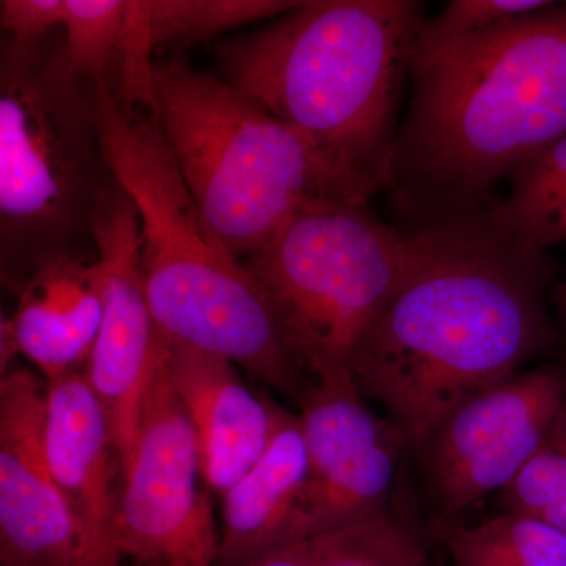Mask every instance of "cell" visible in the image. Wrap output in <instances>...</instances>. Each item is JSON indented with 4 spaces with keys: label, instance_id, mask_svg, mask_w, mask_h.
Masks as SVG:
<instances>
[{
    "label": "cell",
    "instance_id": "obj_12",
    "mask_svg": "<svg viewBox=\"0 0 566 566\" xmlns=\"http://www.w3.org/2000/svg\"><path fill=\"white\" fill-rule=\"evenodd\" d=\"M17 308L0 323V370L24 356L46 382L87 367L103 319L96 263L55 253L11 282Z\"/></svg>",
    "mask_w": 566,
    "mask_h": 566
},
{
    "label": "cell",
    "instance_id": "obj_21",
    "mask_svg": "<svg viewBox=\"0 0 566 566\" xmlns=\"http://www.w3.org/2000/svg\"><path fill=\"white\" fill-rule=\"evenodd\" d=\"M125 14L126 0H65L63 50L71 70L93 87L109 84Z\"/></svg>",
    "mask_w": 566,
    "mask_h": 566
},
{
    "label": "cell",
    "instance_id": "obj_4",
    "mask_svg": "<svg viewBox=\"0 0 566 566\" xmlns=\"http://www.w3.org/2000/svg\"><path fill=\"white\" fill-rule=\"evenodd\" d=\"M93 117L112 177L139 212L142 281L159 331L301 397L262 289L208 226L156 123L123 109L109 84L93 87Z\"/></svg>",
    "mask_w": 566,
    "mask_h": 566
},
{
    "label": "cell",
    "instance_id": "obj_24",
    "mask_svg": "<svg viewBox=\"0 0 566 566\" xmlns=\"http://www.w3.org/2000/svg\"><path fill=\"white\" fill-rule=\"evenodd\" d=\"M65 0H2L0 25L18 43H40L62 28Z\"/></svg>",
    "mask_w": 566,
    "mask_h": 566
},
{
    "label": "cell",
    "instance_id": "obj_6",
    "mask_svg": "<svg viewBox=\"0 0 566 566\" xmlns=\"http://www.w3.org/2000/svg\"><path fill=\"white\" fill-rule=\"evenodd\" d=\"M104 159L93 85L71 70L63 39L3 41L0 59V245L9 283L92 233Z\"/></svg>",
    "mask_w": 566,
    "mask_h": 566
},
{
    "label": "cell",
    "instance_id": "obj_22",
    "mask_svg": "<svg viewBox=\"0 0 566 566\" xmlns=\"http://www.w3.org/2000/svg\"><path fill=\"white\" fill-rule=\"evenodd\" d=\"M551 3L547 0H452L438 17L423 22L415 46H444L472 39L546 9Z\"/></svg>",
    "mask_w": 566,
    "mask_h": 566
},
{
    "label": "cell",
    "instance_id": "obj_13",
    "mask_svg": "<svg viewBox=\"0 0 566 566\" xmlns=\"http://www.w3.org/2000/svg\"><path fill=\"white\" fill-rule=\"evenodd\" d=\"M175 392L199 444L205 483L221 495L263 457L274 431L275 401L253 394L226 357L164 335Z\"/></svg>",
    "mask_w": 566,
    "mask_h": 566
},
{
    "label": "cell",
    "instance_id": "obj_7",
    "mask_svg": "<svg viewBox=\"0 0 566 566\" xmlns=\"http://www.w3.org/2000/svg\"><path fill=\"white\" fill-rule=\"evenodd\" d=\"M420 233L376 218L368 202L327 199L286 223L244 266L311 385L354 381L365 335L415 266Z\"/></svg>",
    "mask_w": 566,
    "mask_h": 566
},
{
    "label": "cell",
    "instance_id": "obj_19",
    "mask_svg": "<svg viewBox=\"0 0 566 566\" xmlns=\"http://www.w3.org/2000/svg\"><path fill=\"white\" fill-rule=\"evenodd\" d=\"M444 539L455 566H566V532L520 513L452 528Z\"/></svg>",
    "mask_w": 566,
    "mask_h": 566
},
{
    "label": "cell",
    "instance_id": "obj_17",
    "mask_svg": "<svg viewBox=\"0 0 566 566\" xmlns=\"http://www.w3.org/2000/svg\"><path fill=\"white\" fill-rule=\"evenodd\" d=\"M408 438L390 428L375 444L308 464L289 543L329 534L386 512Z\"/></svg>",
    "mask_w": 566,
    "mask_h": 566
},
{
    "label": "cell",
    "instance_id": "obj_18",
    "mask_svg": "<svg viewBox=\"0 0 566 566\" xmlns=\"http://www.w3.org/2000/svg\"><path fill=\"white\" fill-rule=\"evenodd\" d=\"M512 192L486 207L495 226L521 248L546 253L566 243V134L515 170Z\"/></svg>",
    "mask_w": 566,
    "mask_h": 566
},
{
    "label": "cell",
    "instance_id": "obj_5",
    "mask_svg": "<svg viewBox=\"0 0 566 566\" xmlns=\"http://www.w3.org/2000/svg\"><path fill=\"white\" fill-rule=\"evenodd\" d=\"M150 117L216 237L245 263L297 212L368 202L378 186L335 163L229 82L182 57L153 63Z\"/></svg>",
    "mask_w": 566,
    "mask_h": 566
},
{
    "label": "cell",
    "instance_id": "obj_25",
    "mask_svg": "<svg viewBox=\"0 0 566 566\" xmlns=\"http://www.w3.org/2000/svg\"><path fill=\"white\" fill-rule=\"evenodd\" d=\"M348 527L290 543L241 566H337L348 542Z\"/></svg>",
    "mask_w": 566,
    "mask_h": 566
},
{
    "label": "cell",
    "instance_id": "obj_11",
    "mask_svg": "<svg viewBox=\"0 0 566 566\" xmlns=\"http://www.w3.org/2000/svg\"><path fill=\"white\" fill-rule=\"evenodd\" d=\"M46 386L24 368L0 381V560L39 566H123L82 534L50 471Z\"/></svg>",
    "mask_w": 566,
    "mask_h": 566
},
{
    "label": "cell",
    "instance_id": "obj_2",
    "mask_svg": "<svg viewBox=\"0 0 566 566\" xmlns=\"http://www.w3.org/2000/svg\"><path fill=\"white\" fill-rule=\"evenodd\" d=\"M415 95L390 180L469 210L566 134V3L436 48H412Z\"/></svg>",
    "mask_w": 566,
    "mask_h": 566
},
{
    "label": "cell",
    "instance_id": "obj_27",
    "mask_svg": "<svg viewBox=\"0 0 566 566\" xmlns=\"http://www.w3.org/2000/svg\"><path fill=\"white\" fill-rule=\"evenodd\" d=\"M0 566H39V565L24 564V562L0 560Z\"/></svg>",
    "mask_w": 566,
    "mask_h": 566
},
{
    "label": "cell",
    "instance_id": "obj_23",
    "mask_svg": "<svg viewBox=\"0 0 566 566\" xmlns=\"http://www.w3.org/2000/svg\"><path fill=\"white\" fill-rule=\"evenodd\" d=\"M427 547L416 532L379 513L348 527V542L337 566H424Z\"/></svg>",
    "mask_w": 566,
    "mask_h": 566
},
{
    "label": "cell",
    "instance_id": "obj_15",
    "mask_svg": "<svg viewBox=\"0 0 566 566\" xmlns=\"http://www.w3.org/2000/svg\"><path fill=\"white\" fill-rule=\"evenodd\" d=\"M307 474L300 416L275 403L274 431L263 457L221 495L218 566L249 564L289 545Z\"/></svg>",
    "mask_w": 566,
    "mask_h": 566
},
{
    "label": "cell",
    "instance_id": "obj_9",
    "mask_svg": "<svg viewBox=\"0 0 566 566\" xmlns=\"http://www.w3.org/2000/svg\"><path fill=\"white\" fill-rule=\"evenodd\" d=\"M566 398L564 365L521 370L468 398L416 447L442 515L504 491L526 465Z\"/></svg>",
    "mask_w": 566,
    "mask_h": 566
},
{
    "label": "cell",
    "instance_id": "obj_8",
    "mask_svg": "<svg viewBox=\"0 0 566 566\" xmlns=\"http://www.w3.org/2000/svg\"><path fill=\"white\" fill-rule=\"evenodd\" d=\"M112 542L134 566H218L221 528L199 444L166 365L164 334L139 433L122 469Z\"/></svg>",
    "mask_w": 566,
    "mask_h": 566
},
{
    "label": "cell",
    "instance_id": "obj_10",
    "mask_svg": "<svg viewBox=\"0 0 566 566\" xmlns=\"http://www.w3.org/2000/svg\"><path fill=\"white\" fill-rule=\"evenodd\" d=\"M103 319L85 367L114 436L120 472L128 463L153 364L163 342L140 271V221L136 205L112 180L92 218Z\"/></svg>",
    "mask_w": 566,
    "mask_h": 566
},
{
    "label": "cell",
    "instance_id": "obj_14",
    "mask_svg": "<svg viewBox=\"0 0 566 566\" xmlns=\"http://www.w3.org/2000/svg\"><path fill=\"white\" fill-rule=\"evenodd\" d=\"M48 465L82 534L118 556L112 542L120 472L109 419L85 371L46 382ZM122 560V558H120Z\"/></svg>",
    "mask_w": 566,
    "mask_h": 566
},
{
    "label": "cell",
    "instance_id": "obj_26",
    "mask_svg": "<svg viewBox=\"0 0 566 566\" xmlns=\"http://www.w3.org/2000/svg\"><path fill=\"white\" fill-rule=\"evenodd\" d=\"M554 304H556L558 323H560L562 342H564V368L566 371V281L558 283L553 293Z\"/></svg>",
    "mask_w": 566,
    "mask_h": 566
},
{
    "label": "cell",
    "instance_id": "obj_3",
    "mask_svg": "<svg viewBox=\"0 0 566 566\" xmlns=\"http://www.w3.org/2000/svg\"><path fill=\"white\" fill-rule=\"evenodd\" d=\"M416 0H308L219 46L223 81L376 186L390 181Z\"/></svg>",
    "mask_w": 566,
    "mask_h": 566
},
{
    "label": "cell",
    "instance_id": "obj_20",
    "mask_svg": "<svg viewBox=\"0 0 566 566\" xmlns=\"http://www.w3.org/2000/svg\"><path fill=\"white\" fill-rule=\"evenodd\" d=\"M505 512L538 517L566 532V398L538 449L502 491Z\"/></svg>",
    "mask_w": 566,
    "mask_h": 566
},
{
    "label": "cell",
    "instance_id": "obj_1",
    "mask_svg": "<svg viewBox=\"0 0 566 566\" xmlns=\"http://www.w3.org/2000/svg\"><path fill=\"white\" fill-rule=\"evenodd\" d=\"M419 233L415 266L353 370L412 449L458 405L524 370L554 335L546 253L521 248L486 208L446 212Z\"/></svg>",
    "mask_w": 566,
    "mask_h": 566
},
{
    "label": "cell",
    "instance_id": "obj_16",
    "mask_svg": "<svg viewBox=\"0 0 566 566\" xmlns=\"http://www.w3.org/2000/svg\"><path fill=\"white\" fill-rule=\"evenodd\" d=\"M301 2L286 0H126L114 96L126 111L151 109L153 52L161 44H192L268 18Z\"/></svg>",
    "mask_w": 566,
    "mask_h": 566
}]
</instances>
